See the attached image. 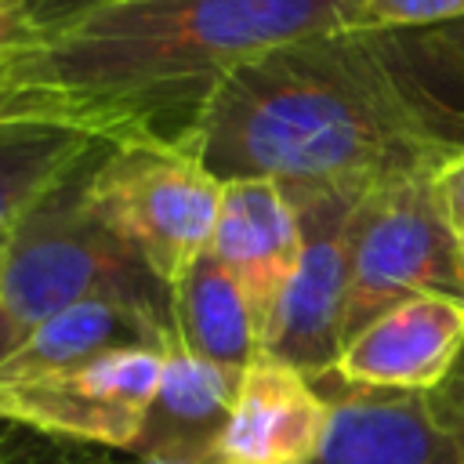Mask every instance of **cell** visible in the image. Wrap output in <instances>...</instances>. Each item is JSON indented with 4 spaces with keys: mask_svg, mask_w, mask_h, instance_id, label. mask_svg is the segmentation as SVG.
<instances>
[{
    "mask_svg": "<svg viewBox=\"0 0 464 464\" xmlns=\"http://www.w3.org/2000/svg\"><path fill=\"white\" fill-rule=\"evenodd\" d=\"M185 145L221 181L435 178L464 152V72L435 29H326L232 65Z\"/></svg>",
    "mask_w": 464,
    "mask_h": 464,
    "instance_id": "obj_1",
    "label": "cell"
},
{
    "mask_svg": "<svg viewBox=\"0 0 464 464\" xmlns=\"http://www.w3.org/2000/svg\"><path fill=\"white\" fill-rule=\"evenodd\" d=\"M362 0H44L0 65V127L181 141L250 54L348 29Z\"/></svg>",
    "mask_w": 464,
    "mask_h": 464,
    "instance_id": "obj_2",
    "label": "cell"
},
{
    "mask_svg": "<svg viewBox=\"0 0 464 464\" xmlns=\"http://www.w3.org/2000/svg\"><path fill=\"white\" fill-rule=\"evenodd\" d=\"M105 145L62 174L0 243V308L22 330L80 301H120L170 319V290L87 196Z\"/></svg>",
    "mask_w": 464,
    "mask_h": 464,
    "instance_id": "obj_3",
    "label": "cell"
},
{
    "mask_svg": "<svg viewBox=\"0 0 464 464\" xmlns=\"http://www.w3.org/2000/svg\"><path fill=\"white\" fill-rule=\"evenodd\" d=\"M87 196L102 221L174 290L192 261L210 250L225 181L188 145L138 138L105 145Z\"/></svg>",
    "mask_w": 464,
    "mask_h": 464,
    "instance_id": "obj_4",
    "label": "cell"
},
{
    "mask_svg": "<svg viewBox=\"0 0 464 464\" xmlns=\"http://www.w3.org/2000/svg\"><path fill=\"white\" fill-rule=\"evenodd\" d=\"M420 294L464 301L457 232L442 214L431 178L373 185L366 188L352 228L344 341H352L381 312Z\"/></svg>",
    "mask_w": 464,
    "mask_h": 464,
    "instance_id": "obj_5",
    "label": "cell"
},
{
    "mask_svg": "<svg viewBox=\"0 0 464 464\" xmlns=\"http://www.w3.org/2000/svg\"><path fill=\"white\" fill-rule=\"evenodd\" d=\"M301 221V261L265 334V355L297 366L315 384L334 377L344 344V301L352 272V228L362 185L286 188Z\"/></svg>",
    "mask_w": 464,
    "mask_h": 464,
    "instance_id": "obj_6",
    "label": "cell"
},
{
    "mask_svg": "<svg viewBox=\"0 0 464 464\" xmlns=\"http://www.w3.org/2000/svg\"><path fill=\"white\" fill-rule=\"evenodd\" d=\"M160 381L163 348H112L72 370L0 388V424L83 446L134 450Z\"/></svg>",
    "mask_w": 464,
    "mask_h": 464,
    "instance_id": "obj_7",
    "label": "cell"
},
{
    "mask_svg": "<svg viewBox=\"0 0 464 464\" xmlns=\"http://www.w3.org/2000/svg\"><path fill=\"white\" fill-rule=\"evenodd\" d=\"M334 406L330 435L312 464H464V424L446 388L366 392L319 381Z\"/></svg>",
    "mask_w": 464,
    "mask_h": 464,
    "instance_id": "obj_8",
    "label": "cell"
},
{
    "mask_svg": "<svg viewBox=\"0 0 464 464\" xmlns=\"http://www.w3.org/2000/svg\"><path fill=\"white\" fill-rule=\"evenodd\" d=\"M464 355V301L410 297L344 341L334 377L366 392H435Z\"/></svg>",
    "mask_w": 464,
    "mask_h": 464,
    "instance_id": "obj_9",
    "label": "cell"
},
{
    "mask_svg": "<svg viewBox=\"0 0 464 464\" xmlns=\"http://www.w3.org/2000/svg\"><path fill=\"white\" fill-rule=\"evenodd\" d=\"M210 254L239 286L265 348V334L301 261V221L286 188L265 178L225 181Z\"/></svg>",
    "mask_w": 464,
    "mask_h": 464,
    "instance_id": "obj_10",
    "label": "cell"
},
{
    "mask_svg": "<svg viewBox=\"0 0 464 464\" xmlns=\"http://www.w3.org/2000/svg\"><path fill=\"white\" fill-rule=\"evenodd\" d=\"M334 406L297 366L257 355L236 388L218 453L228 464H312L330 435Z\"/></svg>",
    "mask_w": 464,
    "mask_h": 464,
    "instance_id": "obj_11",
    "label": "cell"
},
{
    "mask_svg": "<svg viewBox=\"0 0 464 464\" xmlns=\"http://www.w3.org/2000/svg\"><path fill=\"white\" fill-rule=\"evenodd\" d=\"M170 341H178V334L174 323L163 315L120 301H80L25 330L18 348L0 362V388L25 384L58 370H72L112 348H130V344L167 348Z\"/></svg>",
    "mask_w": 464,
    "mask_h": 464,
    "instance_id": "obj_12",
    "label": "cell"
},
{
    "mask_svg": "<svg viewBox=\"0 0 464 464\" xmlns=\"http://www.w3.org/2000/svg\"><path fill=\"white\" fill-rule=\"evenodd\" d=\"M239 377L188 352L181 341L163 348V381L145 417L134 457L203 460L218 453V439L228 424Z\"/></svg>",
    "mask_w": 464,
    "mask_h": 464,
    "instance_id": "obj_13",
    "label": "cell"
},
{
    "mask_svg": "<svg viewBox=\"0 0 464 464\" xmlns=\"http://www.w3.org/2000/svg\"><path fill=\"white\" fill-rule=\"evenodd\" d=\"M170 319L178 341L188 352L203 355L232 377H243V370L261 355V330L239 286L210 250L199 254L170 290Z\"/></svg>",
    "mask_w": 464,
    "mask_h": 464,
    "instance_id": "obj_14",
    "label": "cell"
},
{
    "mask_svg": "<svg viewBox=\"0 0 464 464\" xmlns=\"http://www.w3.org/2000/svg\"><path fill=\"white\" fill-rule=\"evenodd\" d=\"M94 145L98 138L65 127H0V243L11 236L22 214Z\"/></svg>",
    "mask_w": 464,
    "mask_h": 464,
    "instance_id": "obj_15",
    "label": "cell"
},
{
    "mask_svg": "<svg viewBox=\"0 0 464 464\" xmlns=\"http://www.w3.org/2000/svg\"><path fill=\"white\" fill-rule=\"evenodd\" d=\"M464 18V0H362L359 22L377 29H435Z\"/></svg>",
    "mask_w": 464,
    "mask_h": 464,
    "instance_id": "obj_16",
    "label": "cell"
},
{
    "mask_svg": "<svg viewBox=\"0 0 464 464\" xmlns=\"http://www.w3.org/2000/svg\"><path fill=\"white\" fill-rule=\"evenodd\" d=\"M7 464H116V460L91 450H76L69 446V439H51V435L18 428Z\"/></svg>",
    "mask_w": 464,
    "mask_h": 464,
    "instance_id": "obj_17",
    "label": "cell"
},
{
    "mask_svg": "<svg viewBox=\"0 0 464 464\" xmlns=\"http://www.w3.org/2000/svg\"><path fill=\"white\" fill-rule=\"evenodd\" d=\"M44 0H0V65L36 25Z\"/></svg>",
    "mask_w": 464,
    "mask_h": 464,
    "instance_id": "obj_18",
    "label": "cell"
},
{
    "mask_svg": "<svg viewBox=\"0 0 464 464\" xmlns=\"http://www.w3.org/2000/svg\"><path fill=\"white\" fill-rule=\"evenodd\" d=\"M435 196L442 203V214L450 218L453 232H464V152L453 156L450 163H442L431 178Z\"/></svg>",
    "mask_w": 464,
    "mask_h": 464,
    "instance_id": "obj_19",
    "label": "cell"
},
{
    "mask_svg": "<svg viewBox=\"0 0 464 464\" xmlns=\"http://www.w3.org/2000/svg\"><path fill=\"white\" fill-rule=\"evenodd\" d=\"M435 36L442 40V47L450 51V58L464 72V18L460 22H450V25H435Z\"/></svg>",
    "mask_w": 464,
    "mask_h": 464,
    "instance_id": "obj_20",
    "label": "cell"
},
{
    "mask_svg": "<svg viewBox=\"0 0 464 464\" xmlns=\"http://www.w3.org/2000/svg\"><path fill=\"white\" fill-rule=\"evenodd\" d=\"M22 337H25V330H22V326H18V323L0 308V362L18 348V341H22Z\"/></svg>",
    "mask_w": 464,
    "mask_h": 464,
    "instance_id": "obj_21",
    "label": "cell"
},
{
    "mask_svg": "<svg viewBox=\"0 0 464 464\" xmlns=\"http://www.w3.org/2000/svg\"><path fill=\"white\" fill-rule=\"evenodd\" d=\"M442 388H446V395H450V402L457 406V417H460V424H464V355H460L457 370L450 373V381H446Z\"/></svg>",
    "mask_w": 464,
    "mask_h": 464,
    "instance_id": "obj_22",
    "label": "cell"
},
{
    "mask_svg": "<svg viewBox=\"0 0 464 464\" xmlns=\"http://www.w3.org/2000/svg\"><path fill=\"white\" fill-rule=\"evenodd\" d=\"M116 464H228L221 457H203V460H167V457H130V460H116Z\"/></svg>",
    "mask_w": 464,
    "mask_h": 464,
    "instance_id": "obj_23",
    "label": "cell"
},
{
    "mask_svg": "<svg viewBox=\"0 0 464 464\" xmlns=\"http://www.w3.org/2000/svg\"><path fill=\"white\" fill-rule=\"evenodd\" d=\"M14 435H18V424H0V464H7L11 446H14Z\"/></svg>",
    "mask_w": 464,
    "mask_h": 464,
    "instance_id": "obj_24",
    "label": "cell"
},
{
    "mask_svg": "<svg viewBox=\"0 0 464 464\" xmlns=\"http://www.w3.org/2000/svg\"><path fill=\"white\" fill-rule=\"evenodd\" d=\"M457 265H460V286H464V232H457Z\"/></svg>",
    "mask_w": 464,
    "mask_h": 464,
    "instance_id": "obj_25",
    "label": "cell"
}]
</instances>
